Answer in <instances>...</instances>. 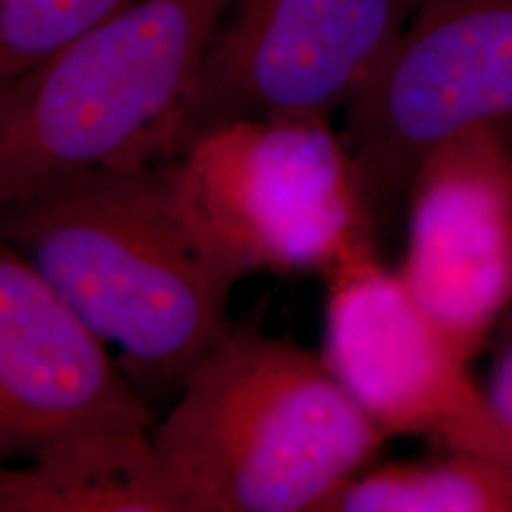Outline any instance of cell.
<instances>
[{
  "instance_id": "6da1fadb",
  "label": "cell",
  "mask_w": 512,
  "mask_h": 512,
  "mask_svg": "<svg viewBox=\"0 0 512 512\" xmlns=\"http://www.w3.org/2000/svg\"><path fill=\"white\" fill-rule=\"evenodd\" d=\"M0 235L117 351L150 408L176 399L233 325L240 280L192 233L169 162H114L43 183L0 211Z\"/></svg>"
},
{
  "instance_id": "7a4b0ae2",
  "label": "cell",
  "mask_w": 512,
  "mask_h": 512,
  "mask_svg": "<svg viewBox=\"0 0 512 512\" xmlns=\"http://www.w3.org/2000/svg\"><path fill=\"white\" fill-rule=\"evenodd\" d=\"M150 437L176 512H318L389 439L323 356L235 323Z\"/></svg>"
},
{
  "instance_id": "3957f363",
  "label": "cell",
  "mask_w": 512,
  "mask_h": 512,
  "mask_svg": "<svg viewBox=\"0 0 512 512\" xmlns=\"http://www.w3.org/2000/svg\"><path fill=\"white\" fill-rule=\"evenodd\" d=\"M233 0H136L0 86V211L121 162L195 74Z\"/></svg>"
},
{
  "instance_id": "277c9868",
  "label": "cell",
  "mask_w": 512,
  "mask_h": 512,
  "mask_svg": "<svg viewBox=\"0 0 512 512\" xmlns=\"http://www.w3.org/2000/svg\"><path fill=\"white\" fill-rule=\"evenodd\" d=\"M169 166L192 233L238 280L323 275L377 245L349 150L328 121H233L200 133Z\"/></svg>"
},
{
  "instance_id": "5b68a950",
  "label": "cell",
  "mask_w": 512,
  "mask_h": 512,
  "mask_svg": "<svg viewBox=\"0 0 512 512\" xmlns=\"http://www.w3.org/2000/svg\"><path fill=\"white\" fill-rule=\"evenodd\" d=\"M422 0H233L181 100L126 164L171 162L233 121H328L392 57Z\"/></svg>"
},
{
  "instance_id": "8992f818",
  "label": "cell",
  "mask_w": 512,
  "mask_h": 512,
  "mask_svg": "<svg viewBox=\"0 0 512 512\" xmlns=\"http://www.w3.org/2000/svg\"><path fill=\"white\" fill-rule=\"evenodd\" d=\"M342 140L380 238L415 171L465 128L512 117V0H422L392 57L344 110Z\"/></svg>"
},
{
  "instance_id": "52a82bcc",
  "label": "cell",
  "mask_w": 512,
  "mask_h": 512,
  "mask_svg": "<svg viewBox=\"0 0 512 512\" xmlns=\"http://www.w3.org/2000/svg\"><path fill=\"white\" fill-rule=\"evenodd\" d=\"M325 280L323 356L387 437L418 434L444 451L501 463L505 434L486 411L467 358L437 328L377 245L337 261ZM503 465V463H501Z\"/></svg>"
},
{
  "instance_id": "ba28073f",
  "label": "cell",
  "mask_w": 512,
  "mask_h": 512,
  "mask_svg": "<svg viewBox=\"0 0 512 512\" xmlns=\"http://www.w3.org/2000/svg\"><path fill=\"white\" fill-rule=\"evenodd\" d=\"M401 278L475 361L512 309V138L465 128L422 159L406 197Z\"/></svg>"
},
{
  "instance_id": "9c48e42d",
  "label": "cell",
  "mask_w": 512,
  "mask_h": 512,
  "mask_svg": "<svg viewBox=\"0 0 512 512\" xmlns=\"http://www.w3.org/2000/svg\"><path fill=\"white\" fill-rule=\"evenodd\" d=\"M152 425L105 342L0 235V470L60 441Z\"/></svg>"
},
{
  "instance_id": "30bf717a",
  "label": "cell",
  "mask_w": 512,
  "mask_h": 512,
  "mask_svg": "<svg viewBox=\"0 0 512 512\" xmlns=\"http://www.w3.org/2000/svg\"><path fill=\"white\" fill-rule=\"evenodd\" d=\"M0 512H176L150 430L53 444L0 470Z\"/></svg>"
},
{
  "instance_id": "8fae6325",
  "label": "cell",
  "mask_w": 512,
  "mask_h": 512,
  "mask_svg": "<svg viewBox=\"0 0 512 512\" xmlns=\"http://www.w3.org/2000/svg\"><path fill=\"white\" fill-rule=\"evenodd\" d=\"M318 512H512V472L458 451L363 467Z\"/></svg>"
},
{
  "instance_id": "7c38bea8",
  "label": "cell",
  "mask_w": 512,
  "mask_h": 512,
  "mask_svg": "<svg viewBox=\"0 0 512 512\" xmlns=\"http://www.w3.org/2000/svg\"><path fill=\"white\" fill-rule=\"evenodd\" d=\"M136 0H0V86Z\"/></svg>"
},
{
  "instance_id": "4fadbf2b",
  "label": "cell",
  "mask_w": 512,
  "mask_h": 512,
  "mask_svg": "<svg viewBox=\"0 0 512 512\" xmlns=\"http://www.w3.org/2000/svg\"><path fill=\"white\" fill-rule=\"evenodd\" d=\"M496 354L482 396L486 411L503 434H512V309L496 328Z\"/></svg>"
},
{
  "instance_id": "5bb4252c",
  "label": "cell",
  "mask_w": 512,
  "mask_h": 512,
  "mask_svg": "<svg viewBox=\"0 0 512 512\" xmlns=\"http://www.w3.org/2000/svg\"><path fill=\"white\" fill-rule=\"evenodd\" d=\"M501 463L512 472V434H505L503 451H501Z\"/></svg>"
},
{
  "instance_id": "9a60e30c",
  "label": "cell",
  "mask_w": 512,
  "mask_h": 512,
  "mask_svg": "<svg viewBox=\"0 0 512 512\" xmlns=\"http://www.w3.org/2000/svg\"><path fill=\"white\" fill-rule=\"evenodd\" d=\"M503 124H505V128H508V133H510V138H512V117H510V119H505Z\"/></svg>"
}]
</instances>
